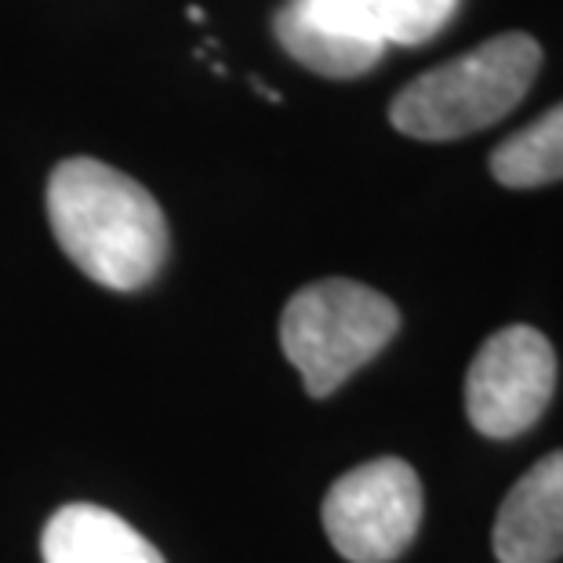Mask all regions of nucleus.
Masks as SVG:
<instances>
[{
  "instance_id": "obj_7",
  "label": "nucleus",
  "mask_w": 563,
  "mask_h": 563,
  "mask_svg": "<svg viewBox=\"0 0 563 563\" xmlns=\"http://www.w3.org/2000/svg\"><path fill=\"white\" fill-rule=\"evenodd\" d=\"M323 26L375 44H426L448 26L459 0H302Z\"/></svg>"
},
{
  "instance_id": "obj_3",
  "label": "nucleus",
  "mask_w": 563,
  "mask_h": 563,
  "mask_svg": "<svg viewBox=\"0 0 563 563\" xmlns=\"http://www.w3.org/2000/svg\"><path fill=\"white\" fill-rule=\"evenodd\" d=\"M400 331V309L367 284L328 277L291 295L280 317L284 356L309 397H331L353 371L386 350Z\"/></svg>"
},
{
  "instance_id": "obj_8",
  "label": "nucleus",
  "mask_w": 563,
  "mask_h": 563,
  "mask_svg": "<svg viewBox=\"0 0 563 563\" xmlns=\"http://www.w3.org/2000/svg\"><path fill=\"white\" fill-rule=\"evenodd\" d=\"M44 563H164L128 520L102 506H63L41 534Z\"/></svg>"
},
{
  "instance_id": "obj_5",
  "label": "nucleus",
  "mask_w": 563,
  "mask_h": 563,
  "mask_svg": "<svg viewBox=\"0 0 563 563\" xmlns=\"http://www.w3.org/2000/svg\"><path fill=\"white\" fill-rule=\"evenodd\" d=\"M556 393V353L542 331L512 323L481 345L465 375V415L476 433L512 440L545 415Z\"/></svg>"
},
{
  "instance_id": "obj_6",
  "label": "nucleus",
  "mask_w": 563,
  "mask_h": 563,
  "mask_svg": "<svg viewBox=\"0 0 563 563\" xmlns=\"http://www.w3.org/2000/svg\"><path fill=\"white\" fill-rule=\"evenodd\" d=\"M490 545L498 563H553L563 556V451L545 454L512 484Z\"/></svg>"
},
{
  "instance_id": "obj_2",
  "label": "nucleus",
  "mask_w": 563,
  "mask_h": 563,
  "mask_svg": "<svg viewBox=\"0 0 563 563\" xmlns=\"http://www.w3.org/2000/svg\"><path fill=\"white\" fill-rule=\"evenodd\" d=\"M542 69V47L527 33H498L473 52L415 77L393 99L389 121L407 139L451 142L484 131L523 102Z\"/></svg>"
},
{
  "instance_id": "obj_4",
  "label": "nucleus",
  "mask_w": 563,
  "mask_h": 563,
  "mask_svg": "<svg viewBox=\"0 0 563 563\" xmlns=\"http://www.w3.org/2000/svg\"><path fill=\"white\" fill-rule=\"evenodd\" d=\"M323 531L350 563H393L422 523V484L404 459H375L331 484Z\"/></svg>"
},
{
  "instance_id": "obj_1",
  "label": "nucleus",
  "mask_w": 563,
  "mask_h": 563,
  "mask_svg": "<svg viewBox=\"0 0 563 563\" xmlns=\"http://www.w3.org/2000/svg\"><path fill=\"white\" fill-rule=\"evenodd\" d=\"M47 222L74 266L113 291H139L167 258V219L146 186L117 167L69 157L47 183Z\"/></svg>"
},
{
  "instance_id": "obj_10",
  "label": "nucleus",
  "mask_w": 563,
  "mask_h": 563,
  "mask_svg": "<svg viewBox=\"0 0 563 563\" xmlns=\"http://www.w3.org/2000/svg\"><path fill=\"white\" fill-rule=\"evenodd\" d=\"M490 175L509 189H538L563 178V102L512 131L490 153Z\"/></svg>"
},
{
  "instance_id": "obj_9",
  "label": "nucleus",
  "mask_w": 563,
  "mask_h": 563,
  "mask_svg": "<svg viewBox=\"0 0 563 563\" xmlns=\"http://www.w3.org/2000/svg\"><path fill=\"white\" fill-rule=\"evenodd\" d=\"M273 33L287 55L295 63H302L306 69H313L320 77L331 80H350V77H364L367 69L378 66V58L386 55V44L375 41H361L350 37V33H339L331 26H323L302 0H287L273 19Z\"/></svg>"
}]
</instances>
